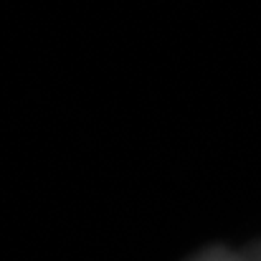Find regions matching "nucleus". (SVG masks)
Wrapping results in <instances>:
<instances>
[{
	"label": "nucleus",
	"instance_id": "nucleus-2",
	"mask_svg": "<svg viewBox=\"0 0 261 261\" xmlns=\"http://www.w3.org/2000/svg\"><path fill=\"white\" fill-rule=\"evenodd\" d=\"M244 254H246V259L249 261H261V241L251 244L249 249H244Z\"/></svg>",
	"mask_w": 261,
	"mask_h": 261
},
{
	"label": "nucleus",
	"instance_id": "nucleus-1",
	"mask_svg": "<svg viewBox=\"0 0 261 261\" xmlns=\"http://www.w3.org/2000/svg\"><path fill=\"white\" fill-rule=\"evenodd\" d=\"M188 261H249L244 251H233L228 246H208L198 254H193Z\"/></svg>",
	"mask_w": 261,
	"mask_h": 261
}]
</instances>
